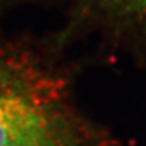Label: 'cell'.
Instances as JSON below:
<instances>
[{"label":"cell","instance_id":"cell-1","mask_svg":"<svg viewBox=\"0 0 146 146\" xmlns=\"http://www.w3.org/2000/svg\"><path fill=\"white\" fill-rule=\"evenodd\" d=\"M0 146H119L77 108L71 82L19 38L0 37Z\"/></svg>","mask_w":146,"mask_h":146},{"label":"cell","instance_id":"cell-2","mask_svg":"<svg viewBox=\"0 0 146 146\" xmlns=\"http://www.w3.org/2000/svg\"><path fill=\"white\" fill-rule=\"evenodd\" d=\"M91 12L118 25L146 35V0H85Z\"/></svg>","mask_w":146,"mask_h":146},{"label":"cell","instance_id":"cell-3","mask_svg":"<svg viewBox=\"0 0 146 146\" xmlns=\"http://www.w3.org/2000/svg\"><path fill=\"white\" fill-rule=\"evenodd\" d=\"M18 1H22V0H0V10L4 9V8H8L12 4H15Z\"/></svg>","mask_w":146,"mask_h":146}]
</instances>
